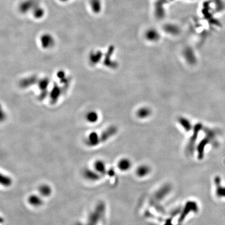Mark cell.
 Masks as SVG:
<instances>
[{
	"label": "cell",
	"instance_id": "cell-1",
	"mask_svg": "<svg viewBox=\"0 0 225 225\" xmlns=\"http://www.w3.org/2000/svg\"><path fill=\"white\" fill-rule=\"evenodd\" d=\"M145 36L150 41H156L160 37L159 33L155 29H149L146 31Z\"/></svg>",
	"mask_w": 225,
	"mask_h": 225
},
{
	"label": "cell",
	"instance_id": "cell-2",
	"mask_svg": "<svg viewBox=\"0 0 225 225\" xmlns=\"http://www.w3.org/2000/svg\"><path fill=\"white\" fill-rule=\"evenodd\" d=\"M132 162L127 158L121 159L118 163V168L121 171H126L132 167Z\"/></svg>",
	"mask_w": 225,
	"mask_h": 225
},
{
	"label": "cell",
	"instance_id": "cell-3",
	"mask_svg": "<svg viewBox=\"0 0 225 225\" xmlns=\"http://www.w3.org/2000/svg\"><path fill=\"white\" fill-rule=\"evenodd\" d=\"M151 171L149 166L145 165L140 166L136 169V175L139 177L143 178L149 175Z\"/></svg>",
	"mask_w": 225,
	"mask_h": 225
},
{
	"label": "cell",
	"instance_id": "cell-4",
	"mask_svg": "<svg viewBox=\"0 0 225 225\" xmlns=\"http://www.w3.org/2000/svg\"><path fill=\"white\" fill-rule=\"evenodd\" d=\"M216 185V195L219 197H225V187H223L220 185V179L217 177L215 179Z\"/></svg>",
	"mask_w": 225,
	"mask_h": 225
},
{
	"label": "cell",
	"instance_id": "cell-5",
	"mask_svg": "<svg viewBox=\"0 0 225 225\" xmlns=\"http://www.w3.org/2000/svg\"><path fill=\"white\" fill-rule=\"evenodd\" d=\"M85 176L86 178L91 180H97L100 178V175L97 174V171L96 170L94 171H86L85 172Z\"/></svg>",
	"mask_w": 225,
	"mask_h": 225
},
{
	"label": "cell",
	"instance_id": "cell-6",
	"mask_svg": "<svg viewBox=\"0 0 225 225\" xmlns=\"http://www.w3.org/2000/svg\"><path fill=\"white\" fill-rule=\"evenodd\" d=\"M164 29L167 33H169L171 34H174V35L178 34L179 31L178 28L175 25H173V24L166 25Z\"/></svg>",
	"mask_w": 225,
	"mask_h": 225
},
{
	"label": "cell",
	"instance_id": "cell-7",
	"mask_svg": "<svg viewBox=\"0 0 225 225\" xmlns=\"http://www.w3.org/2000/svg\"><path fill=\"white\" fill-rule=\"evenodd\" d=\"M151 113V112L149 108L143 107L138 111L137 116L141 118H144L149 116Z\"/></svg>",
	"mask_w": 225,
	"mask_h": 225
},
{
	"label": "cell",
	"instance_id": "cell-8",
	"mask_svg": "<svg viewBox=\"0 0 225 225\" xmlns=\"http://www.w3.org/2000/svg\"><path fill=\"white\" fill-rule=\"evenodd\" d=\"M185 55L186 59L189 62V63L192 64V63H194L195 62V55H194V53H193L192 51L191 50H189V49L186 50L185 53Z\"/></svg>",
	"mask_w": 225,
	"mask_h": 225
},
{
	"label": "cell",
	"instance_id": "cell-9",
	"mask_svg": "<svg viewBox=\"0 0 225 225\" xmlns=\"http://www.w3.org/2000/svg\"><path fill=\"white\" fill-rule=\"evenodd\" d=\"M29 203L33 206H39L42 204L41 199L36 195H31L29 198Z\"/></svg>",
	"mask_w": 225,
	"mask_h": 225
},
{
	"label": "cell",
	"instance_id": "cell-10",
	"mask_svg": "<svg viewBox=\"0 0 225 225\" xmlns=\"http://www.w3.org/2000/svg\"><path fill=\"white\" fill-rule=\"evenodd\" d=\"M179 121L180 124L181 125V126L185 128V130L189 132V130H191V124H190L189 121H188L187 119H185L184 118H180L179 120Z\"/></svg>",
	"mask_w": 225,
	"mask_h": 225
},
{
	"label": "cell",
	"instance_id": "cell-11",
	"mask_svg": "<svg viewBox=\"0 0 225 225\" xmlns=\"http://www.w3.org/2000/svg\"><path fill=\"white\" fill-rule=\"evenodd\" d=\"M41 195L44 196H49L52 192L51 188L47 185H44L41 186L39 189Z\"/></svg>",
	"mask_w": 225,
	"mask_h": 225
},
{
	"label": "cell",
	"instance_id": "cell-12",
	"mask_svg": "<svg viewBox=\"0 0 225 225\" xmlns=\"http://www.w3.org/2000/svg\"><path fill=\"white\" fill-rule=\"evenodd\" d=\"M95 170L97 172H101V173H104L105 171V165L104 163L101 162V161H99L96 163L95 165Z\"/></svg>",
	"mask_w": 225,
	"mask_h": 225
}]
</instances>
